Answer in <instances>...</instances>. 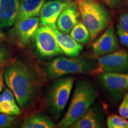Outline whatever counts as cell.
Segmentation results:
<instances>
[{
  "mask_svg": "<svg viewBox=\"0 0 128 128\" xmlns=\"http://www.w3.org/2000/svg\"><path fill=\"white\" fill-rule=\"evenodd\" d=\"M21 0H0V28L12 26L16 23Z\"/></svg>",
  "mask_w": 128,
  "mask_h": 128,
  "instance_id": "13",
  "label": "cell"
},
{
  "mask_svg": "<svg viewBox=\"0 0 128 128\" xmlns=\"http://www.w3.org/2000/svg\"><path fill=\"white\" fill-rule=\"evenodd\" d=\"M97 97V88L92 82L86 80L78 81L68 109L58 126L62 128L70 127L92 107Z\"/></svg>",
  "mask_w": 128,
  "mask_h": 128,
  "instance_id": "2",
  "label": "cell"
},
{
  "mask_svg": "<svg viewBox=\"0 0 128 128\" xmlns=\"http://www.w3.org/2000/svg\"><path fill=\"white\" fill-rule=\"evenodd\" d=\"M70 33L71 38L81 44H87L90 40V34L88 30L81 21L78 22Z\"/></svg>",
  "mask_w": 128,
  "mask_h": 128,
  "instance_id": "19",
  "label": "cell"
},
{
  "mask_svg": "<svg viewBox=\"0 0 128 128\" xmlns=\"http://www.w3.org/2000/svg\"><path fill=\"white\" fill-rule=\"evenodd\" d=\"M1 33H0V40H1Z\"/></svg>",
  "mask_w": 128,
  "mask_h": 128,
  "instance_id": "29",
  "label": "cell"
},
{
  "mask_svg": "<svg viewBox=\"0 0 128 128\" xmlns=\"http://www.w3.org/2000/svg\"><path fill=\"white\" fill-rule=\"evenodd\" d=\"M39 18L38 17H31L16 22L12 32L19 46L24 48L28 45L39 28Z\"/></svg>",
  "mask_w": 128,
  "mask_h": 128,
  "instance_id": "10",
  "label": "cell"
},
{
  "mask_svg": "<svg viewBox=\"0 0 128 128\" xmlns=\"http://www.w3.org/2000/svg\"><path fill=\"white\" fill-rule=\"evenodd\" d=\"M128 71V52L118 49L98 57L96 66L89 74L98 76L103 73L125 72Z\"/></svg>",
  "mask_w": 128,
  "mask_h": 128,
  "instance_id": "6",
  "label": "cell"
},
{
  "mask_svg": "<svg viewBox=\"0 0 128 128\" xmlns=\"http://www.w3.org/2000/svg\"><path fill=\"white\" fill-rule=\"evenodd\" d=\"M4 87V78H3V74L2 71H0V92H2L3 88Z\"/></svg>",
  "mask_w": 128,
  "mask_h": 128,
  "instance_id": "27",
  "label": "cell"
},
{
  "mask_svg": "<svg viewBox=\"0 0 128 128\" xmlns=\"http://www.w3.org/2000/svg\"><path fill=\"white\" fill-rule=\"evenodd\" d=\"M119 114L120 116L128 119V92H126L124 95L119 108Z\"/></svg>",
  "mask_w": 128,
  "mask_h": 128,
  "instance_id": "23",
  "label": "cell"
},
{
  "mask_svg": "<svg viewBox=\"0 0 128 128\" xmlns=\"http://www.w3.org/2000/svg\"><path fill=\"white\" fill-rule=\"evenodd\" d=\"M21 127L24 128H54L56 127V125L45 115L35 114L27 117Z\"/></svg>",
  "mask_w": 128,
  "mask_h": 128,
  "instance_id": "18",
  "label": "cell"
},
{
  "mask_svg": "<svg viewBox=\"0 0 128 128\" xmlns=\"http://www.w3.org/2000/svg\"><path fill=\"white\" fill-rule=\"evenodd\" d=\"M74 81L75 78L72 76H61L50 87L48 104L50 111L56 117L63 114L71 96Z\"/></svg>",
  "mask_w": 128,
  "mask_h": 128,
  "instance_id": "5",
  "label": "cell"
},
{
  "mask_svg": "<svg viewBox=\"0 0 128 128\" xmlns=\"http://www.w3.org/2000/svg\"><path fill=\"white\" fill-rule=\"evenodd\" d=\"M69 1L50 0L44 2L39 14V21L41 26L56 28V23L59 16L63 9L69 4Z\"/></svg>",
  "mask_w": 128,
  "mask_h": 128,
  "instance_id": "11",
  "label": "cell"
},
{
  "mask_svg": "<svg viewBox=\"0 0 128 128\" xmlns=\"http://www.w3.org/2000/svg\"><path fill=\"white\" fill-rule=\"evenodd\" d=\"M118 25L124 31L128 32V12H124L119 16Z\"/></svg>",
  "mask_w": 128,
  "mask_h": 128,
  "instance_id": "25",
  "label": "cell"
},
{
  "mask_svg": "<svg viewBox=\"0 0 128 128\" xmlns=\"http://www.w3.org/2000/svg\"><path fill=\"white\" fill-rule=\"evenodd\" d=\"M95 66L93 60L82 58L58 56L49 63L47 73L51 78H59L69 74H89Z\"/></svg>",
  "mask_w": 128,
  "mask_h": 128,
  "instance_id": "4",
  "label": "cell"
},
{
  "mask_svg": "<svg viewBox=\"0 0 128 128\" xmlns=\"http://www.w3.org/2000/svg\"><path fill=\"white\" fill-rule=\"evenodd\" d=\"M4 79L19 106L28 108L34 98L38 87L31 69L23 62L16 61L6 69Z\"/></svg>",
  "mask_w": 128,
  "mask_h": 128,
  "instance_id": "1",
  "label": "cell"
},
{
  "mask_svg": "<svg viewBox=\"0 0 128 128\" xmlns=\"http://www.w3.org/2000/svg\"><path fill=\"white\" fill-rule=\"evenodd\" d=\"M33 39L37 54L42 58H50L64 54L58 44L55 32L51 27L42 26L38 28Z\"/></svg>",
  "mask_w": 128,
  "mask_h": 128,
  "instance_id": "7",
  "label": "cell"
},
{
  "mask_svg": "<svg viewBox=\"0 0 128 128\" xmlns=\"http://www.w3.org/2000/svg\"><path fill=\"white\" fill-rule=\"evenodd\" d=\"M80 18V14L76 1L71 0L59 16L56 23L57 29L68 34L79 22Z\"/></svg>",
  "mask_w": 128,
  "mask_h": 128,
  "instance_id": "12",
  "label": "cell"
},
{
  "mask_svg": "<svg viewBox=\"0 0 128 128\" xmlns=\"http://www.w3.org/2000/svg\"><path fill=\"white\" fill-rule=\"evenodd\" d=\"M107 125L109 128H128V120L117 114H110L107 118Z\"/></svg>",
  "mask_w": 128,
  "mask_h": 128,
  "instance_id": "20",
  "label": "cell"
},
{
  "mask_svg": "<svg viewBox=\"0 0 128 128\" xmlns=\"http://www.w3.org/2000/svg\"><path fill=\"white\" fill-rule=\"evenodd\" d=\"M16 118L14 116L0 113V128H10L13 125Z\"/></svg>",
  "mask_w": 128,
  "mask_h": 128,
  "instance_id": "22",
  "label": "cell"
},
{
  "mask_svg": "<svg viewBox=\"0 0 128 128\" xmlns=\"http://www.w3.org/2000/svg\"><path fill=\"white\" fill-rule=\"evenodd\" d=\"M80 17L90 34L91 42L111 24V14L98 0H75Z\"/></svg>",
  "mask_w": 128,
  "mask_h": 128,
  "instance_id": "3",
  "label": "cell"
},
{
  "mask_svg": "<svg viewBox=\"0 0 128 128\" xmlns=\"http://www.w3.org/2000/svg\"><path fill=\"white\" fill-rule=\"evenodd\" d=\"M98 81L103 88L114 98H120L128 92V74L108 72L98 75Z\"/></svg>",
  "mask_w": 128,
  "mask_h": 128,
  "instance_id": "8",
  "label": "cell"
},
{
  "mask_svg": "<svg viewBox=\"0 0 128 128\" xmlns=\"http://www.w3.org/2000/svg\"><path fill=\"white\" fill-rule=\"evenodd\" d=\"M116 32L120 44L128 48V32L123 30L118 24L116 25Z\"/></svg>",
  "mask_w": 128,
  "mask_h": 128,
  "instance_id": "24",
  "label": "cell"
},
{
  "mask_svg": "<svg viewBox=\"0 0 128 128\" xmlns=\"http://www.w3.org/2000/svg\"><path fill=\"white\" fill-rule=\"evenodd\" d=\"M56 39L64 55L70 58L78 57L82 51L83 46L78 44L70 35L59 31L56 28H53Z\"/></svg>",
  "mask_w": 128,
  "mask_h": 128,
  "instance_id": "14",
  "label": "cell"
},
{
  "mask_svg": "<svg viewBox=\"0 0 128 128\" xmlns=\"http://www.w3.org/2000/svg\"><path fill=\"white\" fill-rule=\"evenodd\" d=\"M0 113L18 116L22 110L16 102L13 93L9 88H6L0 95Z\"/></svg>",
  "mask_w": 128,
  "mask_h": 128,
  "instance_id": "17",
  "label": "cell"
},
{
  "mask_svg": "<svg viewBox=\"0 0 128 128\" xmlns=\"http://www.w3.org/2000/svg\"><path fill=\"white\" fill-rule=\"evenodd\" d=\"M56 1H69V0H56Z\"/></svg>",
  "mask_w": 128,
  "mask_h": 128,
  "instance_id": "28",
  "label": "cell"
},
{
  "mask_svg": "<svg viewBox=\"0 0 128 128\" xmlns=\"http://www.w3.org/2000/svg\"><path fill=\"white\" fill-rule=\"evenodd\" d=\"M93 55L96 58L107 55L119 48L118 37L112 24L92 41V44Z\"/></svg>",
  "mask_w": 128,
  "mask_h": 128,
  "instance_id": "9",
  "label": "cell"
},
{
  "mask_svg": "<svg viewBox=\"0 0 128 128\" xmlns=\"http://www.w3.org/2000/svg\"><path fill=\"white\" fill-rule=\"evenodd\" d=\"M103 127V120L98 112L90 108L81 118L70 126L71 128H100Z\"/></svg>",
  "mask_w": 128,
  "mask_h": 128,
  "instance_id": "16",
  "label": "cell"
},
{
  "mask_svg": "<svg viewBox=\"0 0 128 128\" xmlns=\"http://www.w3.org/2000/svg\"><path fill=\"white\" fill-rule=\"evenodd\" d=\"M110 8L117 10L128 7V0H98Z\"/></svg>",
  "mask_w": 128,
  "mask_h": 128,
  "instance_id": "21",
  "label": "cell"
},
{
  "mask_svg": "<svg viewBox=\"0 0 128 128\" xmlns=\"http://www.w3.org/2000/svg\"><path fill=\"white\" fill-rule=\"evenodd\" d=\"M5 56H6V52L4 49L0 48V67L4 62Z\"/></svg>",
  "mask_w": 128,
  "mask_h": 128,
  "instance_id": "26",
  "label": "cell"
},
{
  "mask_svg": "<svg viewBox=\"0 0 128 128\" xmlns=\"http://www.w3.org/2000/svg\"><path fill=\"white\" fill-rule=\"evenodd\" d=\"M46 0H21L16 22L39 16Z\"/></svg>",
  "mask_w": 128,
  "mask_h": 128,
  "instance_id": "15",
  "label": "cell"
}]
</instances>
